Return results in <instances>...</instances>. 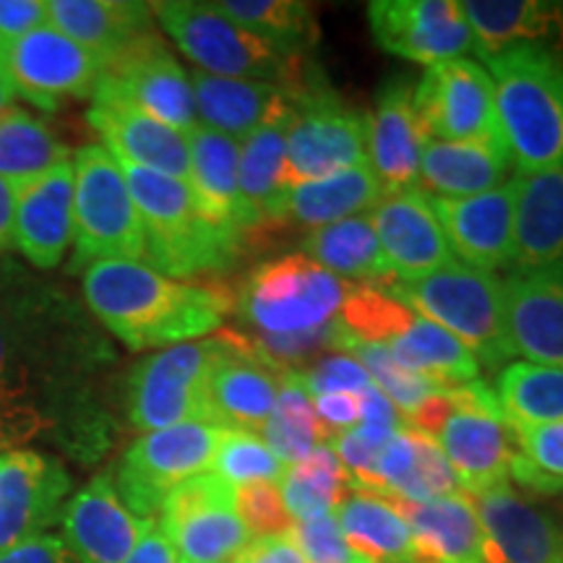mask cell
I'll return each mask as SVG.
<instances>
[{
    "instance_id": "8fae6325",
    "label": "cell",
    "mask_w": 563,
    "mask_h": 563,
    "mask_svg": "<svg viewBox=\"0 0 563 563\" xmlns=\"http://www.w3.org/2000/svg\"><path fill=\"white\" fill-rule=\"evenodd\" d=\"M91 100H118L186 136L199 125L194 87L157 30L141 34L102 66Z\"/></svg>"
},
{
    "instance_id": "d590c367",
    "label": "cell",
    "mask_w": 563,
    "mask_h": 563,
    "mask_svg": "<svg viewBox=\"0 0 563 563\" xmlns=\"http://www.w3.org/2000/svg\"><path fill=\"white\" fill-rule=\"evenodd\" d=\"M302 251H306L302 256L336 274L340 279L361 282V285L382 287V290L394 282L368 214L308 230V235L302 238Z\"/></svg>"
},
{
    "instance_id": "9a60e30c",
    "label": "cell",
    "mask_w": 563,
    "mask_h": 563,
    "mask_svg": "<svg viewBox=\"0 0 563 563\" xmlns=\"http://www.w3.org/2000/svg\"><path fill=\"white\" fill-rule=\"evenodd\" d=\"M159 514V530L183 563L232 561L251 543L232 504V485L214 473L196 475L173 488Z\"/></svg>"
},
{
    "instance_id": "d6a6232c",
    "label": "cell",
    "mask_w": 563,
    "mask_h": 563,
    "mask_svg": "<svg viewBox=\"0 0 563 563\" xmlns=\"http://www.w3.org/2000/svg\"><path fill=\"white\" fill-rule=\"evenodd\" d=\"M384 191L368 165L334 173L329 178L290 186L279 203V228L292 222L300 228L319 230L327 224L350 220L361 211H371Z\"/></svg>"
},
{
    "instance_id": "d4e9b609",
    "label": "cell",
    "mask_w": 563,
    "mask_h": 563,
    "mask_svg": "<svg viewBox=\"0 0 563 563\" xmlns=\"http://www.w3.org/2000/svg\"><path fill=\"white\" fill-rule=\"evenodd\" d=\"M186 144L191 167L188 188L203 220L253 241L256 230L241 194V141L199 123L186 133Z\"/></svg>"
},
{
    "instance_id": "4fadbf2b",
    "label": "cell",
    "mask_w": 563,
    "mask_h": 563,
    "mask_svg": "<svg viewBox=\"0 0 563 563\" xmlns=\"http://www.w3.org/2000/svg\"><path fill=\"white\" fill-rule=\"evenodd\" d=\"M0 70L26 102L58 112L70 100L95 95L102 60L53 26H40L19 40L0 42Z\"/></svg>"
},
{
    "instance_id": "7dc6e473",
    "label": "cell",
    "mask_w": 563,
    "mask_h": 563,
    "mask_svg": "<svg viewBox=\"0 0 563 563\" xmlns=\"http://www.w3.org/2000/svg\"><path fill=\"white\" fill-rule=\"evenodd\" d=\"M344 355L355 357V361L368 371L373 386H376V389L382 391L405 418L418 410L428 397L446 391L441 384L431 382V378L405 371L402 365L394 361L386 344H365L355 340Z\"/></svg>"
},
{
    "instance_id": "44dd1931",
    "label": "cell",
    "mask_w": 563,
    "mask_h": 563,
    "mask_svg": "<svg viewBox=\"0 0 563 563\" xmlns=\"http://www.w3.org/2000/svg\"><path fill=\"white\" fill-rule=\"evenodd\" d=\"M485 563H563V530L509 483L473 496Z\"/></svg>"
},
{
    "instance_id": "e0dca14e",
    "label": "cell",
    "mask_w": 563,
    "mask_h": 563,
    "mask_svg": "<svg viewBox=\"0 0 563 563\" xmlns=\"http://www.w3.org/2000/svg\"><path fill=\"white\" fill-rule=\"evenodd\" d=\"M368 24L382 51L426 66L475 51V34L454 0H373Z\"/></svg>"
},
{
    "instance_id": "5bb4252c",
    "label": "cell",
    "mask_w": 563,
    "mask_h": 563,
    "mask_svg": "<svg viewBox=\"0 0 563 563\" xmlns=\"http://www.w3.org/2000/svg\"><path fill=\"white\" fill-rule=\"evenodd\" d=\"M415 112L428 139L506 146L493 79L475 60L454 58L428 66L415 87Z\"/></svg>"
},
{
    "instance_id": "f1b7e54d",
    "label": "cell",
    "mask_w": 563,
    "mask_h": 563,
    "mask_svg": "<svg viewBox=\"0 0 563 563\" xmlns=\"http://www.w3.org/2000/svg\"><path fill=\"white\" fill-rule=\"evenodd\" d=\"M514 183V269L563 262V167L517 175Z\"/></svg>"
},
{
    "instance_id": "db71d44e",
    "label": "cell",
    "mask_w": 563,
    "mask_h": 563,
    "mask_svg": "<svg viewBox=\"0 0 563 563\" xmlns=\"http://www.w3.org/2000/svg\"><path fill=\"white\" fill-rule=\"evenodd\" d=\"M47 21L45 0H0V42H11L40 30Z\"/></svg>"
},
{
    "instance_id": "f6af8a7d",
    "label": "cell",
    "mask_w": 563,
    "mask_h": 563,
    "mask_svg": "<svg viewBox=\"0 0 563 563\" xmlns=\"http://www.w3.org/2000/svg\"><path fill=\"white\" fill-rule=\"evenodd\" d=\"M415 311L394 300L382 287L350 285L340 321L357 342L389 344L415 321Z\"/></svg>"
},
{
    "instance_id": "681fc988",
    "label": "cell",
    "mask_w": 563,
    "mask_h": 563,
    "mask_svg": "<svg viewBox=\"0 0 563 563\" xmlns=\"http://www.w3.org/2000/svg\"><path fill=\"white\" fill-rule=\"evenodd\" d=\"M232 504H235V514L249 534L256 538H277V534H287L292 530V517L287 511L285 501H282V490L277 483H243L232 488Z\"/></svg>"
},
{
    "instance_id": "b9f144b4",
    "label": "cell",
    "mask_w": 563,
    "mask_h": 563,
    "mask_svg": "<svg viewBox=\"0 0 563 563\" xmlns=\"http://www.w3.org/2000/svg\"><path fill=\"white\" fill-rule=\"evenodd\" d=\"M214 9L235 21L238 26L258 37L269 40L272 45L287 53L302 55L319 40L313 5L295 3V0H224L214 3Z\"/></svg>"
},
{
    "instance_id": "ee69618b",
    "label": "cell",
    "mask_w": 563,
    "mask_h": 563,
    "mask_svg": "<svg viewBox=\"0 0 563 563\" xmlns=\"http://www.w3.org/2000/svg\"><path fill=\"white\" fill-rule=\"evenodd\" d=\"M517 452L509 477L538 496L563 493V422L545 426H511Z\"/></svg>"
},
{
    "instance_id": "d6986e66",
    "label": "cell",
    "mask_w": 563,
    "mask_h": 563,
    "mask_svg": "<svg viewBox=\"0 0 563 563\" xmlns=\"http://www.w3.org/2000/svg\"><path fill=\"white\" fill-rule=\"evenodd\" d=\"M368 220L394 282H415L456 264L431 199L420 188L384 194Z\"/></svg>"
},
{
    "instance_id": "74e56055",
    "label": "cell",
    "mask_w": 563,
    "mask_h": 563,
    "mask_svg": "<svg viewBox=\"0 0 563 563\" xmlns=\"http://www.w3.org/2000/svg\"><path fill=\"white\" fill-rule=\"evenodd\" d=\"M386 347L405 371L431 378L443 389H456V386L477 382L481 376V363L473 352L446 329L420 316H415L410 327Z\"/></svg>"
},
{
    "instance_id": "f546056e",
    "label": "cell",
    "mask_w": 563,
    "mask_h": 563,
    "mask_svg": "<svg viewBox=\"0 0 563 563\" xmlns=\"http://www.w3.org/2000/svg\"><path fill=\"white\" fill-rule=\"evenodd\" d=\"M196 115L201 125L232 139H245L262 125L295 112V100L287 89L264 81L224 79L196 68L191 76Z\"/></svg>"
},
{
    "instance_id": "9c48e42d",
    "label": "cell",
    "mask_w": 563,
    "mask_h": 563,
    "mask_svg": "<svg viewBox=\"0 0 563 563\" xmlns=\"http://www.w3.org/2000/svg\"><path fill=\"white\" fill-rule=\"evenodd\" d=\"M368 112L350 108L316 81L295 100V115L287 129L285 186L368 165Z\"/></svg>"
},
{
    "instance_id": "5b68a950",
    "label": "cell",
    "mask_w": 563,
    "mask_h": 563,
    "mask_svg": "<svg viewBox=\"0 0 563 563\" xmlns=\"http://www.w3.org/2000/svg\"><path fill=\"white\" fill-rule=\"evenodd\" d=\"M384 292L454 334L485 368H501L517 355L506 329L504 279L496 274L454 264L415 282H391Z\"/></svg>"
},
{
    "instance_id": "ffe728a7",
    "label": "cell",
    "mask_w": 563,
    "mask_h": 563,
    "mask_svg": "<svg viewBox=\"0 0 563 563\" xmlns=\"http://www.w3.org/2000/svg\"><path fill=\"white\" fill-rule=\"evenodd\" d=\"M63 543L79 563H125L154 519H139L118 496L112 475H97L63 511Z\"/></svg>"
},
{
    "instance_id": "4dcf8cb0",
    "label": "cell",
    "mask_w": 563,
    "mask_h": 563,
    "mask_svg": "<svg viewBox=\"0 0 563 563\" xmlns=\"http://www.w3.org/2000/svg\"><path fill=\"white\" fill-rule=\"evenodd\" d=\"M509 170L511 157L506 146L428 139L420 152L418 183L428 199H470L501 188Z\"/></svg>"
},
{
    "instance_id": "f35d334b",
    "label": "cell",
    "mask_w": 563,
    "mask_h": 563,
    "mask_svg": "<svg viewBox=\"0 0 563 563\" xmlns=\"http://www.w3.org/2000/svg\"><path fill=\"white\" fill-rule=\"evenodd\" d=\"M63 162H68V146L45 118L16 104L0 115V178L16 191Z\"/></svg>"
},
{
    "instance_id": "f907efd6",
    "label": "cell",
    "mask_w": 563,
    "mask_h": 563,
    "mask_svg": "<svg viewBox=\"0 0 563 563\" xmlns=\"http://www.w3.org/2000/svg\"><path fill=\"white\" fill-rule=\"evenodd\" d=\"M287 534L298 548L302 563H371L361 553L352 551L334 511L306 519V522H295Z\"/></svg>"
},
{
    "instance_id": "2e32d148",
    "label": "cell",
    "mask_w": 563,
    "mask_h": 563,
    "mask_svg": "<svg viewBox=\"0 0 563 563\" xmlns=\"http://www.w3.org/2000/svg\"><path fill=\"white\" fill-rule=\"evenodd\" d=\"M70 475L53 454H0V553L40 538L66 511Z\"/></svg>"
},
{
    "instance_id": "6da1fadb",
    "label": "cell",
    "mask_w": 563,
    "mask_h": 563,
    "mask_svg": "<svg viewBox=\"0 0 563 563\" xmlns=\"http://www.w3.org/2000/svg\"><path fill=\"white\" fill-rule=\"evenodd\" d=\"M89 311L131 350L186 344L222 329L235 292L222 282L194 285L162 277L141 262H97L84 269Z\"/></svg>"
},
{
    "instance_id": "ba28073f",
    "label": "cell",
    "mask_w": 563,
    "mask_h": 563,
    "mask_svg": "<svg viewBox=\"0 0 563 563\" xmlns=\"http://www.w3.org/2000/svg\"><path fill=\"white\" fill-rule=\"evenodd\" d=\"M222 352L220 329L211 340L173 344L136 363L125 384L131 426L152 433L183 422H211L207 384Z\"/></svg>"
},
{
    "instance_id": "cb8c5ba5",
    "label": "cell",
    "mask_w": 563,
    "mask_h": 563,
    "mask_svg": "<svg viewBox=\"0 0 563 563\" xmlns=\"http://www.w3.org/2000/svg\"><path fill=\"white\" fill-rule=\"evenodd\" d=\"M74 165L63 162L16 191L13 245L34 269H55L74 243Z\"/></svg>"
},
{
    "instance_id": "83f0119b",
    "label": "cell",
    "mask_w": 563,
    "mask_h": 563,
    "mask_svg": "<svg viewBox=\"0 0 563 563\" xmlns=\"http://www.w3.org/2000/svg\"><path fill=\"white\" fill-rule=\"evenodd\" d=\"M87 118L118 162L188 183L191 167L183 133L118 100H95Z\"/></svg>"
},
{
    "instance_id": "52a82bcc",
    "label": "cell",
    "mask_w": 563,
    "mask_h": 563,
    "mask_svg": "<svg viewBox=\"0 0 563 563\" xmlns=\"http://www.w3.org/2000/svg\"><path fill=\"white\" fill-rule=\"evenodd\" d=\"M74 258L70 272L97 262H139L146 241L139 209L115 157L89 144L74 162Z\"/></svg>"
},
{
    "instance_id": "bcb514c9",
    "label": "cell",
    "mask_w": 563,
    "mask_h": 563,
    "mask_svg": "<svg viewBox=\"0 0 563 563\" xmlns=\"http://www.w3.org/2000/svg\"><path fill=\"white\" fill-rule=\"evenodd\" d=\"M45 431L47 422L21 384L9 334L0 319V452H19L24 443L40 439Z\"/></svg>"
},
{
    "instance_id": "c3c4849f",
    "label": "cell",
    "mask_w": 563,
    "mask_h": 563,
    "mask_svg": "<svg viewBox=\"0 0 563 563\" xmlns=\"http://www.w3.org/2000/svg\"><path fill=\"white\" fill-rule=\"evenodd\" d=\"M214 475L222 477L224 483H230L232 488L243 483H277L285 477V464L266 443L258 439L256 433L245 431H224L220 446H217L214 462Z\"/></svg>"
},
{
    "instance_id": "6f0895ef",
    "label": "cell",
    "mask_w": 563,
    "mask_h": 563,
    "mask_svg": "<svg viewBox=\"0 0 563 563\" xmlns=\"http://www.w3.org/2000/svg\"><path fill=\"white\" fill-rule=\"evenodd\" d=\"M125 563H180V555L175 551L170 540L162 534L157 525L150 527V532L139 540L136 551Z\"/></svg>"
},
{
    "instance_id": "e575fe53",
    "label": "cell",
    "mask_w": 563,
    "mask_h": 563,
    "mask_svg": "<svg viewBox=\"0 0 563 563\" xmlns=\"http://www.w3.org/2000/svg\"><path fill=\"white\" fill-rule=\"evenodd\" d=\"M292 115L262 125L241 144V194L256 238L279 228V203L285 196V152L287 129Z\"/></svg>"
},
{
    "instance_id": "7c38bea8",
    "label": "cell",
    "mask_w": 563,
    "mask_h": 563,
    "mask_svg": "<svg viewBox=\"0 0 563 563\" xmlns=\"http://www.w3.org/2000/svg\"><path fill=\"white\" fill-rule=\"evenodd\" d=\"M454 397L456 410L439 431V446L460 488L477 496L506 483L517 443L488 384L477 378L456 386Z\"/></svg>"
},
{
    "instance_id": "1f68e13d",
    "label": "cell",
    "mask_w": 563,
    "mask_h": 563,
    "mask_svg": "<svg viewBox=\"0 0 563 563\" xmlns=\"http://www.w3.org/2000/svg\"><path fill=\"white\" fill-rule=\"evenodd\" d=\"M154 11L150 3L129 0H51L47 21L53 30L66 34L95 58H115L141 34L154 30Z\"/></svg>"
},
{
    "instance_id": "f5cc1de1",
    "label": "cell",
    "mask_w": 563,
    "mask_h": 563,
    "mask_svg": "<svg viewBox=\"0 0 563 563\" xmlns=\"http://www.w3.org/2000/svg\"><path fill=\"white\" fill-rule=\"evenodd\" d=\"M313 410L316 418L321 422L323 433H327V441H332L334 435L357 428V422H361V394H319V397H313Z\"/></svg>"
},
{
    "instance_id": "484cf974",
    "label": "cell",
    "mask_w": 563,
    "mask_h": 563,
    "mask_svg": "<svg viewBox=\"0 0 563 563\" xmlns=\"http://www.w3.org/2000/svg\"><path fill=\"white\" fill-rule=\"evenodd\" d=\"M426 141L415 112V87L407 79L389 81L378 91L368 131V167L384 194L415 188Z\"/></svg>"
},
{
    "instance_id": "816d5d0a",
    "label": "cell",
    "mask_w": 563,
    "mask_h": 563,
    "mask_svg": "<svg viewBox=\"0 0 563 563\" xmlns=\"http://www.w3.org/2000/svg\"><path fill=\"white\" fill-rule=\"evenodd\" d=\"M295 376H298V382L306 386L311 399L319 397V394L332 391L363 394L373 386L368 371H365L355 357L344 355V352H334V355L321 357V361L311 363L306 371H298Z\"/></svg>"
},
{
    "instance_id": "11a10c76",
    "label": "cell",
    "mask_w": 563,
    "mask_h": 563,
    "mask_svg": "<svg viewBox=\"0 0 563 563\" xmlns=\"http://www.w3.org/2000/svg\"><path fill=\"white\" fill-rule=\"evenodd\" d=\"M0 563H79L66 543L53 534H40V538L26 540L11 551L0 553Z\"/></svg>"
},
{
    "instance_id": "7bdbcfd3",
    "label": "cell",
    "mask_w": 563,
    "mask_h": 563,
    "mask_svg": "<svg viewBox=\"0 0 563 563\" xmlns=\"http://www.w3.org/2000/svg\"><path fill=\"white\" fill-rule=\"evenodd\" d=\"M262 435L266 446L285 467L306 460L316 446H321V441H327V433L316 418L311 394L306 391V386L298 382L292 371L282 376L277 402L262 428Z\"/></svg>"
},
{
    "instance_id": "9f6ffc18",
    "label": "cell",
    "mask_w": 563,
    "mask_h": 563,
    "mask_svg": "<svg viewBox=\"0 0 563 563\" xmlns=\"http://www.w3.org/2000/svg\"><path fill=\"white\" fill-rule=\"evenodd\" d=\"M232 563H302L290 534L256 538L232 559Z\"/></svg>"
},
{
    "instance_id": "91938a15",
    "label": "cell",
    "mask_w": 563,
    "mask_h": 563,
    "mask_svg": "<svg viewBox=\"0 0 563 563\" xmlns=\"http://www.w3.org/2000/svg\"><path fill=\"white\" fill-rule=\"evenodd\" d=\"M13 97H16V91H13L9 76H5L3 70H0V115H3V112L11 108Z\"/></svg>"
},
{
    "instance_id": "4316f807",
    "label": "cell",
    "mask_w": 563,
    "mask_h": 563,
    "mask_svg": "<svg viewBox=\"0 0 563 563\" xmlns=\"http://www.w3.org/2000/svg\"><path fill=\"white\" fill-rule=\"evenodd\" d=\"M412 532L410 563H485L483 530L477 522L475 501L470 493L433 498V501H405L384 496Z\"/></svg>"
},
{
    "instance_id": "ac0fdd59",
    "label": "cell",
    "mask_w": 563,
    "mask_h": 563,
    "mask_svg": "<svg viewBox=\"0 0 563 563\" xmlns=\"http://www.w3.org/2000/svg\"><path fill=\"white\" fill-rule=\"evenodd\" d=\"M222 336L224 352L211 368L207 384L211 426L262 433L277 402L285 371L266 361L243 332L222 329Z\"/></svg>"
},
{
    "instance_id": "60d3db41",
    "label": "cell",
    "mask_w": 563,
    "mask_h": 563,
    "mask_svg": "<svg viewBox=\"0 0 563 563\" xmlns=\"http://www.w3.org/2000/svg\"><path fill=\"white\" fill-rule=\"evenodd\" d=\"M279 490L290 517L306 522V519L332 514L352 490V481L332 449L321 443L306 460L285 470Z\"/></svg>"
},
{
    "instance_id": "7402d4cb",
    "label": "cell",
    "mask_w": 563,
    "mask_h": 563,
    "mask_svg": "<svg viewBox=\"0 0 563 563\" xmlns=\"http://www.w3.org/2000/svg\"><path fill=\"white\" fill-rule=\"evenodd\" d=\"M506 329L517 355L563 368V262L504 279Z\"/></svg>"
},
{
    "instance_id": "8d00e7d4",
    "label": "cell",
    "mask_w": 563,
    "mask_h": 563,
    "mask_svg": "<svg viewBox=\"0 0 563 563\" xmlns=\"http://www.w3.org/2000/svg\"><path fill=\"white\" fill-rule=\"evenodd\" d=\"M352 551L371 563H410L412 532L399 511L376 493L352 488L334 509Z\"/></svg>"
},
{
    "instance_id": "3957f363",
    "label": "cell",
    "mask_w": 563,
    "mask_h": 563,
    "mask_svg": "<svg viewBox=\"0 0 563 563\" xmlns=\"http://www.w3.org/2000/svg\"><path fill=\"white\" fill-rule=\"evenodd\" d=\"M496 112L517 175L563 167V55L514 45L488 58Z\"/></svg>"
},
{
    "instance_id": "ab89813d",
    "label": "cell",
    "mask_w": 563,
    "mask_h": 563,
    "mask_svg": "<svg viewBox=\"0 0 563 563\" xmlns=\"http://www.w3.org/2000/svg\"><path fill=\"white\" fill-rule=\"evenodd\" d=\"M496 397L509 426L563 422V368L519 361L496 378Z\"/></svg>"
},
{
    "instance_id": "603a6c76",
    "label": "cell",
    "mask_w": 563,
    "mask_h": 563,
    "mask_svg": "<svg viewBox=\"0 0 563 563\" xmlns=\"http://www.w3.org/2000/svg\"><path fill=\"white\" fill-rule=\"evenodd\" d=\"M431 207L464 266L493 274L514 262V183L470 199H431Z\"/></svg>"
},
{
    "instance_id": "8992f818",
    "label": "cell",
    "mask_w": 563,
    "mask_h": 563,
    "mask_svg": "<svg viewBox=\"0 0 563 563\" xmlns=\"http://www.w3.org/2000/svg\"><path fill=\"white\" fill-rule=\"evenodd\" d=\"M350 282L302 253L256 264L235 292V311L249 334H306L336 321Z\"/></svg>"
},
{
    "instance_id": "836d02e7",
    "label": "cell",
    "mask_w": 563,
    "mask_h": 563,
    "mask_svg": "<svg viewBox=\"0 0 563 563\" xmlns=\"http://www.w3.org/2000/svg\"><path fill=\"white\" fill-rule=\"evenodd\" d=\"M475 34V53L493 58L514 45H540V40L563 37V16L559 5L538 0H467L460 3Z\"/></svg>"
},
{
    "instance_id": "30bf717a",
    "label": "cell",
    "mask_w": 563,
    "mask_h": 563,
    "mask_svg": "<svg viewBox=\"0 0 563 563\" xmlns=\"http://www.w3.org/2000/svg\"><path fill=\"white\" fill-rule=\"evenodd\" d=\"M222 433L211 422H183L141 435L112 477L121 501L139 519H154L173 488L211 467Z\"/></svg>"
},
{
    "instance_id": "680465c9",
    "label": "cell",
    "mask_w": 563,
    "mask_h": 563,
    "mask_svg": "<svg viewBox=\"0 0 563 563\" xmlns=\"http://www.w3.org/2000/svg\"><path fill=\"white\" fill-rule=\"evenodd\" d=\"M13 214H16V188L0 178V256L13 245Z\"/></svg>"
},
{
    "instance_id": "277c9868",
    "label": "cell",
    "mask_w": 563,
    "mask_h": 563,
    "mask_svg": "<svg viewBox=\"0 0 563 563\" xmlns=\"http://www.w3.org/2000/svg\"><path fill=\"white\" fill-rule=\"evenodd\" d=\"M154 16L199 70L224 79L264 81L287 89L292 100L313 87L306 60L222 16L214 3H154Z\"/></svg>"
},
{
    "instance_id": "7a4b0ae2",
    "label": "cell",
    "mask_w": 563,
    "mask_h": 563,
    "mask_svg": "<svg viewBox=\"0 0 563 563\" xmlns=\"http://www.w3.org/2000/svg\"><path fill=\"white\" fill-rule=\"evenodd\" d=\"M118 165L144 224V258L150 269L162 277L188 279L220 274L241 258L249 241L241 232L203 220L188 183L129 162Z\"/></svg>"
}]
</instances>
